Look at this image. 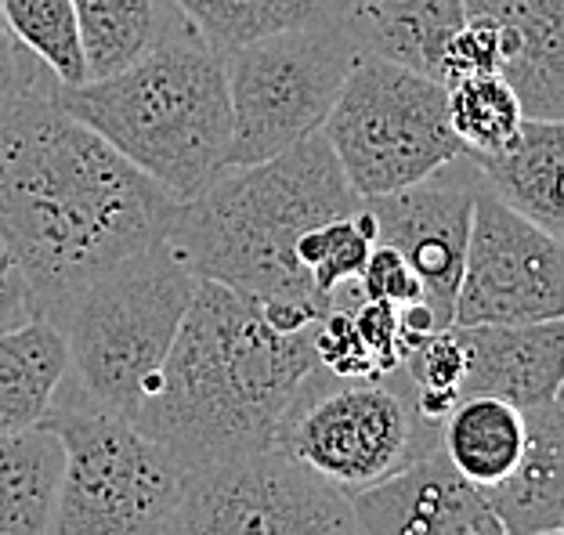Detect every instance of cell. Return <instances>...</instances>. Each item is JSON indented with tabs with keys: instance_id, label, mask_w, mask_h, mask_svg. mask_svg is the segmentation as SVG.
Wrapping results in <instances>:
<instances>
[{
	"instance_id": "1",
	"label": "cell",
	"mask_w": 564,
	"mask_h": 535,
	"mask_svg": "<svg viewBox=\"0 0 564 535\" xmlns=\"http://www.w3.org/2000/svg\"><path fill=\"white\" fill-rule=\"evenodd\" d=\"M58 80L0 106V247L36 304L160 243L177 203L58 106Z\"/></svg>"
},
{
	"instance_id": "2",
	"label": "cell",
	"mask_w": 564,
	"mask_h": 535,
	"mask_svg": "<svg viewBox=\"0 0 564 535\" xmlns=\"http://www.w3.org/2000/svg\"><path fill=\"white\" fill-rule=\"evenodd\" d=\"M315 326L282 334L258 301L199 279L156 387L131 424L188 478L272 449L282 416L318 369Z\"/></svg>"
},
{
	"instance_id": "3",
	"label": "cell",
	"mask_w": 564,
	"mask_h": 535,
	"mask_svg": "<svg viewBox=\"0 0 564 535\" xmlns=\"http://www.w3.org/2000/svg\"><path fill=\"white\" fill-rule=\"evenodd\" d=\"M362 196L344 177L323 131L250 167H225L177 207L166 243L196 279L250 301L329 308L297 261V239L315 225L348 218Z\"/></svg>"
},
{
	"instance_id": "4",
	"label": "cell",
	"mask_w": 564,
	"mask_h": 535,
	"mask_svg": "<svg viewBox=\"0 0 564 535\" xmlns=\"http://www.w3.org/2000/svg\"><path fill=\"white\" fill-rule=\"evenodd\" d=\"M55 98L177 203L225 171L232 138L225 58L196 30L166 36L112 76L58 87Z\"/></svg>"
},
{
	"instance_id": "5",
	"label": "cell",
	"mask_w": 564,
	"mask_h": 535,
	"mask_svg": "<svg viewBox=\"0 0 564 535\" xmlns=\"http://www.w3.org/2000/svg\"><path fill=\"white\" fill-rule=\"evenodd\" d=\"M199 279L166 243H152L44 304L66 348V384L84 402L134 419L156 387Z\"/></svg>"
},
{
	"instance_id": "6",
	"label": "cell",
	"mask_w": 564,
	"mask_h": 535,
	"mask_svg": "<svg viewBox=\"0 0 564 535\" xmlns=\"http://www.w3.org/2000/svg\"><path fill=\"white\" fill-rule=\"evenodd\" d=\"M44 427L66 449L47 535H171L188 470L160 441L131 419L84 402L66 380Z\"/></svg>"
},
{
	"instance_id": "7",
	"label": "cell",
	"mask_w": 564,
	"mask_h": 535,
	"mask_svg": "<svg viewBox=\"0 0 564 535\" xmlns=\"http://www.w3.org/2000/svg\"><path fill=\"white\" fill-rule=\"evenodd\" d=\"M442 424L420 413L402 369L333 376L323 365L290 405L275 445L348 495L399 474L438 449Z\"/></svg>"
},
{
	"instance_id": "8",
	"label": "cell",
	"mask_w": 564,
	"mask_h": 535,
	"mask_svg": "<svg viewBox=\"0 0 564 535\" xmlns=\"http://www.w3.org/2000/svg\"><path fill=\"white\" fill-rule=\"evenodd\" d=\"M221 58L232 109L225 167H250L323 131L358 51L323 8L312 22L253 36Z\"/></svg>"
},
{
	"instance_id": "9",
	"label": "cell",
	"mask_w": 564,
	"mask_h": 535,
	"mask_svg": "<svg viewBox=\"0 0 564 535\" xmlns=\"http://www.w3.org/2000/svg\"><path fill=\"white\" fill-rule=\"evenodd\" d=\"M323 138L362 199L416 185L464 152L445 117V84L377 55L355 58Z\"/></svg>"
},
{
	"instance_id": "10",
	"label": "cell",
	"mask_w": 564,
	"mask_h": 535,
	"mask_svg": "<svg viewBox=\"0 0 564 535\" xmlns=\"http://www.w3.org/2000/svg\"><path fill=\"white\" fill-rule=\"evenodd\" d=\"M171 535H366L351 495L286 449L188 478Z\"/></svg>"
},
{
	"instance_id": "11",
	"label": "cell",
	"mask_w": 564,
	"mask_h": 535,
	"mask_svg": "<svg viewBox=\"0 0 564 535\" xmlns=\"http://www.w3.org/2000/svg\"><path fill=\"white\" fill-rule=\"evenodd\" d=\"M564 318L561 239L478 188L453 326H518Z\"/></svg>"
},
{
	"instance_id": "12",
	"label": "cell",
	"mask_w": 564,
	"mask_h": 535,
	"mask_svg": "<svg viewBox=\"0 0 564 535\" xmlns=\"http://www.w3.org/2000/svg\"><path fill=\"white\" fill-rule=\"evenodd\" d=\"M478 188V171L467 160V152H459L453 163H445L442 171H434L416 185L362 199L377 228V243L399 250L405 264L416 272L423 308L431 312L438 329L453 326V304L459 272H464Z\"/></svg>"
},
{
	"instance_id": "13",
	"label": "cell",
	"mask_w": 564,
	"mask_h": 535,
	"mask_svg": "<svg viewBox=\"0 0 564 535\" xmlns=\"http://www.w3.org/2000/svg\"><path fill=\"white\" fill-rule=\"evenodd\" d=\"M366 535H507L478 485L442 449L351 495Z\"/></svg>"
},
{
	"instance_id": "14",
	"label": "cell",
	"mask_w": 564,
	"mask_h": 535,
	"mask_svg": "<svg viewBox=\"0 0 564 535\" xmlns=\"http://www.w3.org/2000/svg\"><path fill=\"white\" fill-rule=\"evenodd\" d=\"M467 22L499 36V76L524 117L564 120V0H459Z\"/></svg>"
},
{
	"instance_id": "15",
	"label": "cell",
	"mask_w": 564,
	"mask_h": 535,
	"mask_svg": "<svg viewBox=\"0 0 564 535\" xmlns=\"http://www.w3.org/2000/svg\"><path fill=\"white\" fill-rule=\"evenodd\" d=\"M464 340V384L459 402L474 394L503 398L518 410H535L561 398L564 380V323L518 326H456Z\"/></svg>"
},
{
	"instance_id": "16",
	"label": "cell",
	"mask_w": 564,
	"mask_h": 535,
	"mask_svg": "<svg viewBox=\"0 0 564 535\" xmlns=\"http://www.w3.org/2000/svg\"><path fill=\"white\" fill-rule=\"evenodd\" d=\"M358 55L388 58L442 84V58L464 30L459 0H323Z\"/></svg>"
},
{
	"instance_id": "17",
	"label": "cell",
	"mask_w": 564,
	"mask_h": 535,
	"mask_svg": "<svg viewBox=\"0 0 564 535\" xmlns=\"http://www.w3.org/2000/svg\"><path fill=\"white\" fill-rule=\"evenodd\" d=\"M485 193H492L550 236H564V123L524 117L514 142L496 152H467Z\"/></svg>"
},
{
	"instance_id": "18",
	"label": "cell",
	"mask_w": 564,
	"mask_h": 535,
	"mask_svg": "<svg viewBox=\"0 0 564 535\" xmlns=\"http://www.w3.org/2000/svg\"><path fill=\"white\" fill-rule=\"evenodd\" d=\"M507 535L564 528V410L561 398L524 410V452L514 470L481 489Z\"/></svg>"
},
{
	"instance_id": "19",
	"label": "cell",
	"mask_w": 564,
	"mask_h": 535,
	"mask_svg": "<svg viewBox=\"0 0 564 535\" xmlns=\"http://www.w3.org/2000/svg\"><path fill=\"white\" fill-rule=\"evenodd\" d=\"M87 80L127 69L166 36L192 30L171 0H73Z\"/></svg>"
},
{
	"instance_id": "20",
	"label": "cell",
	"mask_w": 564,
	"mask_h": 535,
	"mask_svg": "<svg viewBox=\"0 0 564 535\" xmlns=\"http://www.w3.org/2000/svg\"><path fill=\"white\" fill-rule=\"evenodd\" d=\"M66 369L62 337L44 315L0 329V435L41 427Z\"/></svg>"
},
{
	"instance_id": "21",
	"label": "cell",
	"mask_w": 564,
	"mask_h": 535,
	"mask_svg": "<svg viewBox=\"0 0 564 535\" xmlns=\"http://www.w3.org/2000/svg\"><path fill=\"white\" fill-rule=\"evenodd\" d=\"M438 449L459 478L492 489L524 452V410L489 394L456 402L442 419Z\"/></svg>"
},
{
	"instance_id": "22",
	"label": "cell",
	"mask_w": 564,
	"mask_h": 535,
	"mask_svg": "<svg viewBox=\"0 0 564 535\" xmlns=\"http://www.w3.org/2000/svg\"><path fill=\"white\" fill-rule=\"evenodd\" d=\"M66 449L51 427L0 435V535H47Z\"/></svg>"
},
{
	"instance_id": "23",
	"label": "cell",
	"mask_w": 564,
	"mask_h": 535,
	"mask_svg": "<svg viewBox=\"0 0 564 535\" xmlns=\"http://www.w3.org/2000/svg\"><path fill=\"white\" fill-rule=\"evenodd\" d=\"M445 117L464 152H496L514 142L524 109L499 73H474L445 84Z\"/></svg>"
},
{
	"instance_id": "24",
	"label": "cell",
	"mask_w": 564,
	"mask_h": 535,
	"mask_svg": "<svg viewBox=\"0 0 564 535\" xmlns=\"http://www.w3.org/2000/svg\"><path fill=\"white\" fill-rule=\"evenodd\" d=\"M171 4L217 55L253 41V36L312 22L323 11V0H171Z\"/></svg>"
},
{
	"instance_id": "25",
	"label": "cell",
	"mask_w": 564,
	"mask_h": 535,
	"mask_svg": "<svg viewBox=\"0 0 564 535\" xmlns=\"http://www.w3.org/2000/svg\"><path fill=\"white\" fill-rule=\"evenodd\" d=\"M15 41L55 76L58 87L87 84V62L73 0H0Z\"/></svg>"
},
{
	"instance_id": "26",
	"label": "cell",
	"mask_w": 564,
	"mask_h": 535,
	"mask_svg": "<svg viewBox=\"0 0 564 535\" xmlns=\"http://www.w3.org/2000/svg\"><path fill=\"white\" fill-rule=\"evenodd\" d=\"M377 243L373 218L366 207H358L348 218L315 225L297 239V261L312 279L318 297H333L340 286L355 283V275L362 272L369 250Z\"/></svg>"
},
{
	"instance_id": "27",
	"label": "cell",
	"mask_w": 564,
	"mask_h": 535,
	"mask_svg": "<svg viewBox=\"0 0 564 535\" xmlns=\"http://www.w3.org/2000/svg\"><path fill=\"white\" fill-rule=\"evenodd\" d=\"M351 326L377 376L394 373L409 354V348H413V340L420 337L416 329H409L402 308L380 301H362V297H355L351 304Z\"/></svg>"
},
{
	"instance_id": "28",
	"label": "cell",
	"mask_w": 564,
	"mask_h": 535,
	"mask_svg": "<svg viewBox=\"0 0 564 535\" xmlns=\"http://www.w3.org/2000/svg\"><path fill=\"white\" fill-rule=\"evenodd\" d=\"M355 290L362 301H380V304H394V308H413L423 304V290L413 268L405 264L399 250L373 243L369 258L362 264V272L355 275Z\"/></svg>"
},
{
	"instance_id": "29",
	"label": "cell",
	"mask_w": 564,
	"mask_h": 535,
	"mask_svg": "<svg viewBox=\"0 0 564 535\" xmlns=\"http://www.w3.org/2000/svg\"><path fill=\"white\" fill-rule=\"evenodd\" d=\"M474 73H499V36L481 22H464L442 58V84Z\"/></svg>"
},
{
	"instance_id": "30",
	"label": "cell",
	"mask_w": 564,
	"mask_h": 535,
	"mask_svg": "<svg viewBox=\"0 0 564 535\" xmlns=\"http://www.w3.org/2000/svg\"><path fill=\"white\" fill-rule=\"evenodd\" d=\"M47 80H55V76L15 41V33L8 30L4 11H0V106L36 91V87H44Z\"/></svg>"
},
{
	"instance_id": "31",
	"label": "cell",
	"mask_w": 564,
	"mask_h": 535,
	"mask_svg": "<svg viewBox=\"0 0 564 535\" xmlns=\"http://www.w3.org/2000/svg\"><path fill=\"white\" fill-rule=\"evenodd\" d=\"M41 318V304H36L33 290L25 286V279L15 272V264L8 258L0 261V329H15Z\"/></svg>"
},
{
	"instance_id": "32",
	"label": "cell",
	"mask_w": 564,
	"mask_h": 535,
	"mask_svg": "<svg viewBox=\"0 0 564 535\" xmlns=\"http://www.w3.org/2000/svg\"><path fill=\"white\" fill-rule=\"evenodd\" d=\"M535 535H564V528H550V532H535Z\"/></svg>"
},
{
	"instance_id": "33",
	"label": "cell",
	"mask_w": 564,
	"mask_h": 535,
	"mask_svg": "<svg viewBox=\"0 0 564 535\" xmlns=\"http://www.w3.org/2000/svg\"><path fill=\"white\" fill-rule=\"evenodd\" d=\"M0 261H4V247H0Z\"/></svg>"
}]
</instances>
